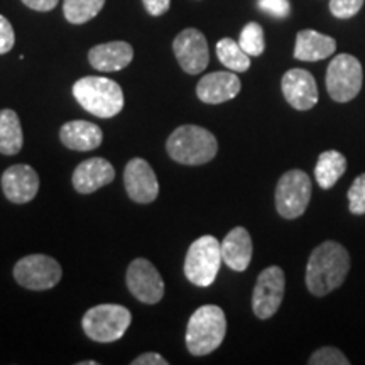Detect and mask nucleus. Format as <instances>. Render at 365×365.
<instances>
[{"label": "nucleus", "mask_w": 365, "mask_h": 365, "mask_svg": "<svg viewBox=\"0 0 365 365\" xmlns=\"http://www.w3.org/2000/svg\"><path fill=\"white\" fill-rule=\"evenodd\" d=\"M350 272V254L340 242L327 240L309 255L307 264L308 291L317 298L330 294L344 284Z\"/></svg>", "instance_id": "obj_1"}, {"label": "nucleus", "mask_w": 365, "mask_h": 365, "mask_svg": "<svg viewBox=\"0 0 365 365\" xmlns=\"http://www.w3.org/2000/svg\"><path fill=\"white\" fill-rule=\"evenodd\" d=\"M227 335L225 313L217 304H205L191 314L186 327V346L195 357L215 352Z\"/></svg>", "instance_id": "obj_2"}, {"label": "nucleus", "mask_w": 365, "mask_h": 365, "mask_svg": "<svg viewBox=\"0 0 365 365\" xmlns=\"http://www.w3.org/2000/svg\"><path fill=\"white\" fill-rule=\"evenodd\" d=\"M73 97L91 115L115 117L124 108V91L117 81L105 76H85L73 85Z\"/></svg>", "instance_id": "obj_3"}, {"label": "nucleus", "mask_w": 365, "mask_h": 365, "mask_svg": "<svg viewBox=\"0 0 365 365\" xmlns=\"http://www.w3.org/2000/svg\"><path fill=\"white\" fill-rule=\"evenodd\" d=\"M166 150L173 161L186 166H202L217 156V137L198 125H181L168 137Z\"/></svg>", "instance_id": "obj_4"}, {"label": "nucleus", "mask_w": 365, "mask_h": 365, "mask_svg": "<svg viewBox=\"0 0 365 365\" xmlns=\"http://www.w3.org/2000/svg\"><path fill=\"white\" fill-rule=\"evenodd\" d=\"M222 244L213 235H203L190 245L185 259V276L191 284L210 287L220 271Z\"/></svg>", "instance_id": "obj_5"}, {"label": "nucleus", "mask_w": 365, "mask_h": 365, "mask_svg": "<svg viewBox=\"0 0 365 365\" xmlns=\"http://www.w3.org/2000/svg\"><path fill=\"white\" fill-rule=\"evenodd\" d=\"M132 314L120 304H98L90 308L81 319L85 335L98 344H112L120 340L129 330Z\"/></svg>", "instance_id": "obj_6"}, {"label": "nucleus", "mask_w": 365, "mask_h": 365, "mask_svg": "<svg viewBox=\"0 0 365 365\" xmlns=\"http://www.w3.org/2000/svg\"><path fill=\"white\" fill-rule=\"evenodd\" d=\"M364 71L360 61L352 54H336L327 70V90L333 102L346 103L360 93Z\"/></svg>", "instance_id": "obj_7"}, {"label": "nucleus", "mask_w": 365, "mask_h": 365, "mask_svg": "<svg viewBox=\"0 0 365 365\" xmlns=\"http://www.w3.org/2000/svg\"><path fill=\"white\" fill-rule=\"evenodd\" d=\"M276 210L286 220H294L307 212L312 200V181L301 170H289L276 186Z\"/></svg>", "instance_id": "obj_8"}, {"label": "nucleus", "mask_w": 365, "mask_h": 365, "mask_svg": "<svg viewBox=\"0 0 365 365\" xmlns=\"http://www.w3.org/2000/svg\"><path fill=\"white\" fill-rule=\"evenodd\" d=\"M63 269L54 257L44 254H31L14 266V279L31 291H48L61 281Z\"/></svg>", "instance_id": "obj_9"}, {"label": "nucleus", "mask_w": 365, "mask_h": 365, "mask_svg": "<svg viewBox=\"0 0 365 365\" xmlns=\"http://www.w3.org/2000/svg\"><path fill=\"white\" fill-rule=\"evenodd\" d=\"M286 276L279 266H269L259 274L252 293V309L259 319H269L279 309L284 298Z\"/></svg>", "instance_id": "obj_10"}, {"label": "nucleus", "mask_w": 365, "mask_h": 365, "mask_svg": "<svg viewBox=\"0 0 365 365\" xmlns=\"http://www.w3.org/2000/svg\"><path fill=\"white\" fill-rule=\"evenodd\" d=\"M125 282L135 299L144 304H156L164 296V281L154 264L148 259H135L129 264Z\"/></svg>", "instance_id": "obj_11"}, {"label": "nucleus", "mask_w": 365, "mask_h": 365, "mask_svg": "<svg viewBox=\"0 0 365 365\" xmlns=\"http://www.w3.org/2000/svg\"><path fill=\"white\" fill-rule=\"evenodd\" d=\"M173 51L181 70L188 75H198L208 66V43L202 31L193 29V27L181 31L173 43Z\"/></svg>", "instance_id": "obj_12"}, {"label": "nucleus", "mask_w": 365, "mask_h": 365, "mask_svg": "<svg viewBox=\"0 0 365 365\" xmlns=\"http://www.w3.org/2000/svg\"><path fill=\"white\" fill-rule=\"evenodd\" d=\"M124 186L129 198L135 203H153L159 195L156 173L143 158H134L125 164Z\"/></svg>", "instance_id": "obj_13"}, {"label": "nucleus", "mask_w": 365, "mask_h": 365, "mask_svg": "<svg viewBox=\"0 0 365 365\" xmlns=\"http://www.w3.org/2000/svg\"><path fill=\"white\" fill-rule=\"evenodd\" d=\"M282 95L296 110H312L318 103V85L312 73L301 68L286 71L281 80Z\"/></svg>", "instance_id": "obj_14"}, {"label": "nucleus", "mask_w": 365, "mask_h": 365, "mask_svg": "<svg viewBox=\"0 0 365 365\" xmlns=\"http://www.w3.org/2000/svg\"><path fill=\"white\" fill-rule=\"evenodd\" d=\"M2 191L9 202L29 203L39 191V176L29 164H14L2 175Z\"/></svg>", "instance_id": "obj_15"}, {"label": "nucleus", "mask_w": 365, "mask_h": 365, "mask_svg": "<svg viewBox=\"0 0 365 365\" xmlns=\"http://www.w3.org/2000/svg\"><path fill=\"white\" fill-rule=\"evenodd\" d=\"M240 78L235 71H213L198 81L196 95L203 103L218 105L235 98L240 93Z\"/></svg>", "instance_id": "obj_16"}, {"label": "nucleus", "mask_w": 365, "mask_h": 365, "mask_svg": "<svg viewBox=\"0 0 365 365\" xmlns=\"http://www.w3.org/2000/svg\"><path fill=\"white\" fill-rule=\"evenodd\" d=\"M115 178V170L107 159L91 158L80 163L73 173V188L80 195H90L110 185Z\"/></svg>", "instance_id": "obj_17"}, {"label": "nucleus", "mask_w": 365, "mask_h": 365, "mask_svg": "<svg viewBox=\"0 0 365 365\" xmlns=\"http://www.w3.org/2000/svg\"><path fill=\"white\" fill-rule=\"evenodd\" d=\"M134 59V49L125 41H112V43L97 44L90 49L88 61L97 71L112 73L120 71L130 65Z\"/></svg>", "instance_id": "obj_18"}, {"label": "nucleus", "mask_w": 365, "mask_h": 365, "mask_svg": "<svg viewBox=\"0 0 365 365\" xmlns=\"http://www.w3.org/2000/svg\"><path fill=\"white\" fill-rule=\"evenodd\" d=\"M252 237L244 227H235L222 242V259L232 271L244 272L252 261Z\"/></svg>", "instance_id": "obj_19"}, {"label": "nucleus", "mask_w": 365, "mask_h": 365, "mask_svg": "<svg viewBox=\"0 0 365 365\" xmlns=\"http://www.w3.org/2000/svg\"><path fill=\"white\" fill-rule=\"evenodd\" d=\"M59 139L65 148L71 150H93L103 143V132L97 124L86 120L66 122L59 130Z\"/></svg>", "instance_id": "obj_20"}, {"label": "nucleus", "mask_w": 365, "mask_h": 365, "mask_svg": "<svg viewBox=\"0 0 365 365\" xmlns=\"http://www.w3.org/2000/svg\"><path fill=\"white\" fill-rule=\"evenodd\" d=\"M335 51L336 41L330 36L318 33V31L304 29L296 36L294 58L299 61H322V59L330 58Z\"/></svg>", "instance_id": "obj_21"}, {"label": "nucleus", "mask_w": 365, "mask_h": 365, "mask_svg": "<svg viewBox=\"0 0 365 365\" xmlns=\"http://www.w3.org/2000/svg\"><path fill=\"white\" fill-rule=\"evenodd\" d=\"M24 145V134L19 115L11 108L0 110V154L16 156Z\"/></svg>", "instance_id": "obj_22"}, {"label": "nucleus", "mask_w": 365, "mask_h": 365, "mask_svg": "<svg viewBox=\"0 0 365 365\" xmlns=\"http://www.w3.org/2000/svg\"><path fill=\"white\" fill-rule=\"evenodd\" d=\"M346 158L339 150H325L318 156L314 178L323 190H330L345 175Z\"/></svg>", "instance_id": "obj_23"}, {"label": "nucleus", "mask_w": 365, "mask_h": 365, "mask_svg": "<svg viewBox=\"0 0 365 365\" xmlns=\"http://www.w3.org/2000/svg\"><path fill=\"white\" fill-rule=\"evenodd\" d=\"M217 56L220 63L230 71L244 73L250 68V56L242 49L237 41L223 38L217 43Z\"/></svg>", "instance_id": "obj_24"}, {"label": "nucleus", "mask_w": 365, "mask_h": 365, "mask_svg": "<svg viewBox=\"0 0 365 365\" xmlns=\"http://www.w3.org/2000/svg\"><path fill=\"white\" fill-rule=\"evenodd\" d=\"M105 6V0H65L63 14L70 24H85L98 16Z\"/></svg>", "instance_id": "obj_25"}, {"label": "nucleus", "mask_w": 365, "mask_h": 365, "mask_svg": "<svg viewBox=\"0 0 365 365\" xmlns=\"http://www.w3.org/2000/svg\"><path fill=\"white\" fill-rule=\"evenodd\" d=\"M239 44L249 56H261L266 49V39H264V29L257 22H249L240 31Z\"/></svg>", "instance_id": "obj_26"}, {"label": "nucleus", "mask_w": 365, "mask_h": 365, "mask_svg": "<svg viewBox=\"0 0 365 365\" xmlns=\"http://www.w3.org/2000/svg\"><path fill=\"white\" fill-rule=\"evenodd\" d=\"M309 365H349L350 360L335 346H322L308 359Z\"/></svg>", "instance_id": "obj_27"}, {"label": "nucleus", "mask_w": 365, "mask_h": 365, "mask_svg": "<svg viewBox=\"0 0 365 365\" xmlns=\"http://www.w3.org/2000/svg\"><path fill=\"white\" fill-rule=\"evenodd\" d=\"M349 208L354 215H365V173L355 178L350 186Z\"/></svg>", "instance_id": "obj_28"}, {"label": "nucleus", "mask_w": 365, "mask_h": 365, "mask_svg": "<svg viewBox=\"0 0 365 365\" xmlns=\"http://www.w3.org/2000/svg\"><path fill=\"white\" fill-rule=\"evenodd\" d=\"M365 0H330V12L336 19H350L357 16Z\"/></svg>", "instance_id": "obj_29"}, {"label": "nucleus", "mask_w": 365, "mask_h": 365, "mask_svg": "<svg viewBox=\"0 0 365 365\" xmlns=\"http://www.w3.org/2000/svg\"><path fill=\"white\" fill-rule=\"evenodd\" d=\"M259 9L276 19H286L291 12L289 0H259Z\"/></svg>", "instance_id": "obj_30"}, {"label": "nucleus", "mask_w": 365, "mask_h": 365, "mask_svg": "<svg viewBox=\"0 0 365 365\" xmlns=\"http://www.w3.org/2000/svg\"><path fill=\"white\" fill-rule=\"evenodd\" d=\"M16 44L14 27L6 17L0 16V54H7Z\"/></svg>", "instance_id": "obj_31"}, {"label": "nucleus", "mask_w": 365, "mask_h": 365, "mask_svg": "<svg viewBox=\"0 0 365 365\" xmlns=\"http://www.w3.org/2000/svg\"><path fill=\"white\" fill-rule=\"evenodd\" d=\"M143 2H144L145 11L154 17L166 14L170 11V6H171V0H143Z\"/></svg>", "instance_id": "obj_32"}, {"label": "nucleus", "mask_w": 365, "mask_h": 365, "mask_svg": "<svg viewBox=\"0 0 365 365\" xmlns=\"http://www.w3.org/2000/svg\"><path fill=\"white\" fill-rule=\"evenodd\" d=\"M166 359L163 357V355L159 354H154V352H148V354H143L139 355V357L132 360V365H168Z\"/></svg>", "instance_id": "obj_33"}, {"label": "nucleus", "mask_w": 365, "mask_h": 365, "mask_svg": "<svg viewBox=\"0 0 365 365\" xmlns=\"http://www.w3.org/2000/svg\"><path fill=\"white\" fill-rule=\"evenodd\" d=\"M58 2L59 0H22V4H24L26 7L33 9V11H38V12L53 11V9L58 6Z\"/></svg>", "instance_id": "obj_34"}, {"label": "nucleus", "mask_w": 365, "mask_h": 365, "mask_svg": "<svg viewBox=\"0 0 365 365\" xmlns=\"http://www.w3.org/2000/svg\"><path fill=\"white\" fill-rule=\"evenodd\" d=\"M98 362H95V360H86V362H80L78 365H97Z\"/></svg>", "instance_id": "obj_35"}]
</instances>
